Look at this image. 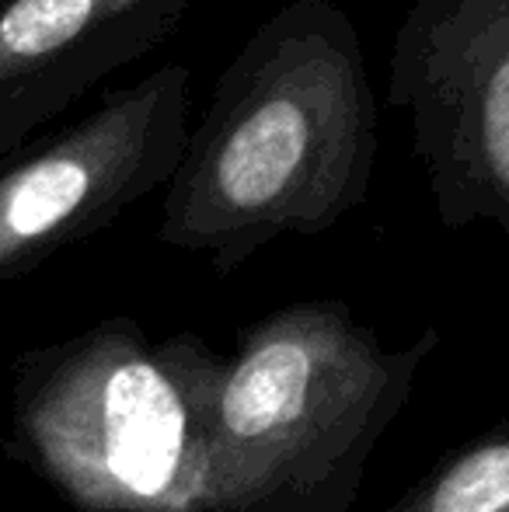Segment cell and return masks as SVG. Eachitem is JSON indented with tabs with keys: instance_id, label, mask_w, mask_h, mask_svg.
Listing matches in <instances>:
<instances>
[{
	"instance_id": "1",
	"label": "cell",
	"mask_w": 509,
	"mask_h": 512,
	"mask_svg": "<svg viewBox=\"0 0 509 512\" xmlns=\"http://www.w3.org/2000/svg\"><path fill=\"white\" fill-rule=\"evenodd\" d=\"M374 164L377 95L356 25L332 0H290L220 70L164 185L157 241L231 272L276 237L346 220Z\"/></svg>"
},
{
	"instance_id": "2",
	"label": "cell",
	"mask_w": 509,
	"mask_h": 512,
	"mask_svg": "<svg viewBox=\"0 0 509 512\" xmlns=\"http://www.w3.org/2000/svg\"><path fill=\"white\" fill-rule=\"evenodd\" d=\"M426 345L384 352L335 300L258 321L217 366L203 512H283L335 488L367 457Z\"/></svg>"
},
{
	"instance_id": "3",
	"label": "cell",
	"mask_w": 509,
	"mask_h": 512,
	"mask_svg": "<svg viewBox=\"0 0 509 512\" xmlns=\"http://www.w3.org/2000/svg\"><path fill=\"white\" fill-rule=\"evenodd\" d=\"M21 384V432L91 512H203L217 363L192 338L150 345L126 321L46 352Z\"/></svg>"
},
{
	"instance_id": "4",
	"label": "cell",
	"mask_w": 509,
	"mask_h": 512,
	"mask_svg": "<svg viewBox=\"0 0 509 512\" xmlns=\"http://www.w3.org/2000/svg\"><path fill=\"white\" fill-rule=\"evenodd\" d=\"M189 143V67L98 98L95 108L0 161V286L116 223L171 182Z\"/></svg>"
},
{
	"instance_id": "5",
	"label": "cell",
	"mask_w": 509,
	"mask_h": 512,
	"mask_svg": "<svg viewBox=\"0 0 509 512\" xmlns=\"http://www.w3.org/2000/svg\"><path fill=\"white\" fill-rule=\"evenodd\" d=\"M387 105L408 115L443 227L509 237V0H405Z\"/></svg>"
},
{
	"instance_id": "6",
	"label": "cell",
	"mask_w": 509,
	"mask_h": 512,
	"mask_svg": "<svg viewBox=\"0 0 509 512\" xmlns=\"http://www.w3.org/2000/svg\"><path fill=\"white\" fill-rule=\"evenodd\" d=\"M192 0H0V161L178 28Z\"/></svg>"
},
{
	"instance_id": "7",
	"label": "cell",
	"mask_w": 509,
	"mask_h": 512,
	"mask_svg": "<svg viewBox=\"0 0 509 512\" xmlns=\"http://www.w3.org/2000/svg\"><path fill=\"white\" fill-rule=\"evenodd\" d=\"M394 512H509V422L443 460Z\"/></svg>"
}]
</instances>
